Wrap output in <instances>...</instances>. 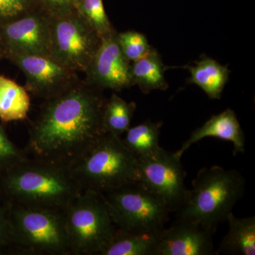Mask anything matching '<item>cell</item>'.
<instances>
[{
  "label": "cell",
  "mask_w": 255,
  "mask_h": 255,
  "mask_svg": "<svg viewBox=\"0 0 255 255\" xmlns=\"http://www.w3.org/2000/svg\"><path fill=\"white\" fill-rule=\"evenodd\" d=\"M28 156L26 150L19 148L10 140L0 125V177Z\"/></svg>",
  "instance_id": "cell-24"
},
{
  "label": "cell",
  "mask_w": 255,
  "mask_h": 255,
  "mask_svg": "<svg viewBox=\"0 0 255 255\" xmlns=\"http://www.w3.org/2000/svg\"><path fill=\"white\" fill-rule=\"evenodd\" d=\"M206 137H214L221 140L232 142L233 155L245 152L246 137L241 124L234 111L231 109L223 111L216 115L212 116L201 127L191 132L187 141L182 144L179 150L174 152L178 157H182L183 154L191 147Z\"/></svg>",
  "instance_id": "cell-14"
},
{
  "label": "cell",
  "mask_w": 255,
  "mask_h": 255,
  "mask_svg": "<svg viewBox=\"0 0 255 255\" xmlns=\"http://www.w3.org/2000/svg\"><path fill=\"white\" fill-rule=\"evenodd\" d=\"M245 189L246 179L237 170L218 165L201 169L184 206L176 213L177 218L215 232L244 195Z\"/></svg>",
  "instance_id": "cell-4"
},
{
  "label": "cell",
  "mask_w": 255,
  "mask_h": 255,
  "mask_svg": "<svg viewBox=\"0 0 255 255\" xmlns=\"http://www.w3.org/2000/svg\"><path fill=\"white\" fill-rule=\"evenodd\" d=\"M214 231L189 220L177 218L158 235L155 255H216Z\"/></svg>",
  "instance_id": "cell-13"
},
{
  "label": "cell",
  "mask_w": 255,
  "mask_h": 255,
  "mask_svg": "<svg viewBox=\"0 0 255 255\" xmlns=\"http://www.w3.org/2000/svg\"><path fill=\"white\" fill-rule=\"evenodd\" d=\"M190 73L188 83L200 87L211 100H220L229 80V69L209 57L202 58L196 65L186 67Z\"/></svg>",
  "instance_id": "cell-16"
},
{
  "label": "cell",
  "mask_w": 255,
  "mask_h": 255,
  "mask_svg": "<svg viewBox=\"0 0 255 255\" xmlns=\"http://www.w3.org/2000/svg\"><path fill=\"white\" fill-rule=\"evenodd\" d=\"M41 10L50 17L61 16L76 10L80 0H36Z\"/></svg>",
  "instance_id": "cell-26"
},
{
  "label": "cell",
  "mask_w": 255,
  "mask_h": 255,
  "mask_svg": "<svg viewBox=\"0 0 255 255\" xmlns=\"http://www.w3.org/2000/svg\"><path fill=\"white\" fill-rule=\"evenodd\" d=\"M138 182L164 201L172 213H177L187 200V172L181 157L161 147L154 155L137 159Z\"/></svg>",
  "instance_id": "cell-9"
},
{
  "label": "cell",
  "mask_w": 255,
  "mask_h": 255,
  "mask_svg": "<svg viewBox=\"0 0 255 255\" xmlns=\"http://www.w3.org/2000/svg\"><path fill=\"white\" fill-rule=\"evenodd\" d=\"M63 213L70 255H101L116 231L103 194L84 190Z\"/></svg>",
  "instance_id": "cell-5"
},
{
  "label": "cell",
  "mask_w": 255,
  "mask_h": 255,
  "mask_svg": "<svg viewBox=\"0 0 255 255\" xmlns=\"http://www.w3.org/2000/svg\"><path fill=\"white\" fill-rule=\"evenodd\" d=\"M36 0H0V18L10 20L19 17L33 10Z\"/></svg>",
  "instance_id": "cell-25"
},
{
  "label": "cell",
  "mask_w": 255,
  "mask_h": 255,
  "mask_svg": "<svg viewBox=\"0 0 255 255\" xmlns=\"http://www.w3.org/2000/svg\"><path fill=\"white\" fill-rule=\"evenodd\" d=\"M131 63L126 58L117 31L102 38L85 74V82L101 90L120 92L132 86Z\"/></svg>",
  "instance_id": "cell-11"
},
{
  "label": "cell",
  "mask_w": 255,
  "mask_h": 255,
  "mask_svg": "<svg viewBox=\"0 0 255 255\" xmlns=\"http://www.w3.org/2000/svg\"><path fill=\"white\" fill-rule=\"evenodd\" d=\"M166 69L158 52L152 48L145 56L131 63L132 86L137 85L144 94L167 90L168 82L164 77Z\"/></svg>",
  "instance_id": "cell-17"
},
{
  "label": "cell",
  "mask_w": 255,
  "mask_h": 255,
  "mask_svg": "<svg viewBox=\"0 0 255 255\" xmlns=\"http://www.w3.org/2000/svg\"><path fill=\"white\" fill-rule=\"evenodd\" d=\"M68 166L83 190L105 194L138 182V160L122 137L107 132Z\"/></svg>",
  "instance_id": "cell-3"
},
{
  "label": "cell",
  "mask_w": 255,
  "mask_h": 255,
  "mask_svg": "<svg viewBox=\"0 0 255 255\" xmlns=\"http://www.w3.org/2000/svg\"><path fill=\"white\" fill-rule=\"evenodd\" d=\"M83 191L68 164L29 156L0 177L1 200L9 205L63 211Z\"/></svg>",
  "instance_id": "cell-2"
},
{
  "label": "cell",
  "mask_w": 255,
  "mask_h": 255,
  "mask_svg": "<svg viewBox=\"0 0 255 255\" xmlns=\"http://www.w3.org/2000/svg\"><path fill=\"white\" fill-rule=\"evenodd\" d=\"M157 234H139L116 228L113 238L101 255H155Z\"/></svg>",
  "instance_id": "cell-19"
},
{
  "label": "cell",
  "mask_w": 255,
  "mask_h": 255,
  "mask_svg": "<svg viewBox=\"0 0 255 255\" xmlns=\"http://www.w3.org/2000/svg\"><path fill=\"white\" fill-rule=\"evenodd\" d=\"M162 123L147 121L143 123L130 127L125 132L123 140L132 155L137 159L154 155L161 148L159 135Z\"/></svg>",
  "instance_id": "cell-20"
},
{
  "label": "cell",
  "mask_w": 255,
  "mask_h": 255,
  "mask_svg": "<svg viewBox=\"0 0 255 255\" xmlns=\"http://www.w3.org/2000/svg\"><path fill=\"white\" fill-rule=\"evenodd\" d=\"M119 44L124 55L130 63L140 59L152 50L145 35L135 31L118 33Z\"/></svg>",
  "instance_id": "cell-23"
},
{
  "label": "cell",
  "mask_w": 255,
  "mask_h": 255,
  "mask_svg": "<svg viewBox=\"0 0 255 255\" xmlns=\"http://www.w3.org/2000/svg\"><path fill=\"white\" fill-rule=\"evenodd\" d=\"M31 99L25 87L0 75V120H23L27 117Z\"/></svg>",
  "instance_id": "cell-18"
},
{
  "label": "cell",
  "mask_w": 255,
  "mask_h": 255,
  "mask_svg": "<svg viewBox=\"0 0 255 255\" xmlns=\"http://www.w3.org/2000/svg\"><path fill=\"white\" fill-rule=\"evenodd\" d=\"M103 195L116 228L127 232L157 234L172 213L161 198L138 182Z\"/></svg>",
  "instance_id": "cell-7"
},
{
  "label": "cell",
  "mask_w": 255,
  "mask_h": 255,
  "mask_svg": "<svg viewBox=\"0 0 255 255\" xmlns=\"http://www.w3.org/2000/svg\"><path fill=\"white\" fill-rule=\"evenodd\" d=\"M228 232L216 251L218 255H255V217L237 218L230 213Z\"/></svg>",
  "instance_id": "cell-15"
},
{
  "label": "cell",
  "mask_w": 255,
  "mask_h": 255,
  "mask_svg": "<svg viewBox=\"0 0 255 255\" xmlns=\"http://www.w3.org/2000/svg\"><path fill=\"white\" fill-rule=\"evenodd\" d=\"M9 206L12 248L18 253L70 255L63 211Z\"/></svg>",
  "instance_id": "cell-6"
},
{
  "label": "cell",
  "mask_w": 255,
  "mask_h": 255,
  "mask_svg": "<svg viewBox=\"0 0 255 255\" xmlns=\"http://www.w3.org/2000/svg\"><path fill=\"white\" fill-rule=\"evenodd\" d=\"M1 35L9 55L49 56L50 16L41 10L8 21Z\"/></svg>",
  "instance_id": "cell-12"
},
{
  "label": "cell",
  "mask_w": 255,
  "mask_h": 255,
  "mask_svg": "<svg viewBox=\"0 0 255 255\" xmlns=\"http://www.w3.org/2000/svg\"><path fill=\"white\" fill-rule=\"evenodd\" d=\"M76 11L101 38L116 31L106 12L103 0H80Z\"/></svg>",
  "instance_id": "cell-22"
},
{
  "label": "cell",
  "mask_w": 255,
  "mask_h": 255,
  "mask_svg": "<svg viewBox=\"0 0 255 255\" xmlns=\"http://www.w3.org/2000/svg\"><path fill=\"white\" fill-rule=\"evenodd\" d=\"M12 248L11 223L9 219V206L4 201H0V253L8 248Z\"/></svg>",
  "instance_id": "cell-27"
},
{
  "label": "cell",
  "mask_w": 255,
  "mask_h": 255,
  "mask_svg": "<svg viewBox=\"0 0 255 255\" xmlns=\"http://www.w3.org/2000/svg\"><path fill=\"white\" fill-rule=\"evenodd\" d=\"M101 42L76 10L50 17L49 56L70 70L85 73Z\"/></svg>",
  "instance_id": "cell-8"
},
{
  "label": "cell",
  "mask_w": 255,
  "mask_h": 255,
  "mask_svg": "<svg viewBox=\"0 0 255 255\" xmlns=\"http://www.w3.org/2000/svg\"><path fill=\"white\" fill-rule=\"evenodd\" d=\"M9 58L24 74L26 90L44 100L59 95L79 80L76 72L49 56L13 55Z\"/></svg>",
  "instance_id": "cell-10"
},
{
  "label": "cell",
  "mask_w": 255,
  "mask_h": 255,
  "mask_svg": "<svg viewBox=\"0 0 255 255\" xmlns=\"http://www.w3.org/2000/svg\"><path fill=\"white\" fill-rule=\"evenodd\" d=\"M102 92L78 80L45 100L30 128L28 155L68 164L105 134Z\"/></svg>",
  "instance_id": "cell-1"
},
{
  "label": "cell",
  "mask_w": 255,
  "mask_h": 255,
  "mask_svg": "<svg viewBox=\"0 0 255 255\" xmlns=\"http://www.w3.org/2000/svg\"><path fill=\"white\" fill-rule=\"evenodd\" d=\"M135 110V102H127L114 93L106 100L104 107L102 124L105 132L122 137L130 128Z\"/></svg>",
  "instance_id": "cell-21"
}]
</instances>
